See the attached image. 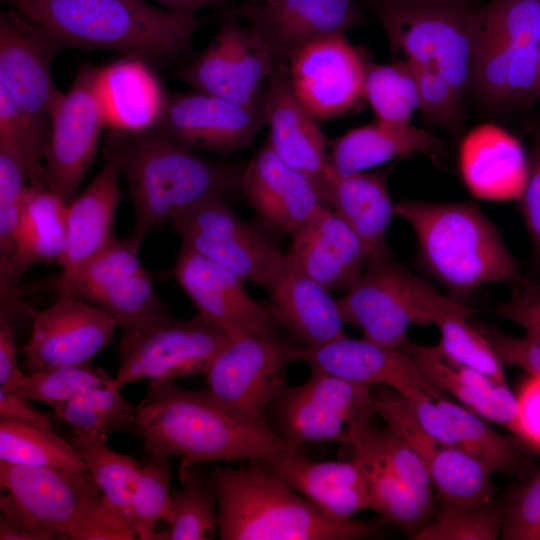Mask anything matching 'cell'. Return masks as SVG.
Returning <instances> with one entry per match:
<instances>
[{
	"instance_id": "4fadbf2b",
	"label": "cell",
	"mask_w": 540,
	"mask_h": 540,
	"mask_svg": "<svg viewBox=\"0 0 540 540\" xmlns=\"http://www.w3.org/2000/svg\"><path fill=\"white\" fill-rule=\"evenodd\" d=\"M276 68L262 40L230 9L212 41L178 77L196 91L256 108L264 106V83Z\"/></svg>"
},
{
	"instance_id": "f1b7e54d",
	"label": "cell",
	"mask_w": 540,
	"mask_h": 540,
	"mask_svg": "<svg viewBox=\"0 0 540 540\" xmlns=\"http://www.w3.org/2000/svg\"><path fill=\"white\" fill-rule=\"evenodd\" d=\"M266 290L273 312L304 347L317 348L346 336L337 299L288 253Z\"/></svg>"
},
{
	"instance_id": "f907efd6",
	"label": "cell",
	"mask_w": 540,
	"mask_h": 540,
	"mask_svg": "<svg viewBox=\"0 0 540 540\" xmlns=\"http://www.w3.org/2000/svg\"><path fill=\"white\" fill-rule=\"evenodd\" d=\"M409 63L417 80L419 109L423 117L449 131H457L463 119V99L438 70Z\"/></svg>"
},
{
	"instance_id": "9a60e30c",
	"label": "cell",
	"mask_w": 540,
	"mask_h": 540,
	"mask_svg": "<svg viewBox=\"0 0 540 540\" xmlns=\"http://www.w3.org/2000/svg\"><path fill=\"white\" fill-rule=\"evenodd\" d=\"M1 512L33 540L68 535L83 501L101 491L90 473L7 463L0 460Z\"/></svg>"
},
{
	"instance_id": "2e32d148",
	"label": "cell",
	"mask_w": 540,
	"mask_h": 540,
	"mask_svg": "<svg viewBox=\"0 0 540 540\" xmlns=\"http://www.w3.org/2000/svg\"><path fill=\"white\" fill-rule=\"evenodd\" d=\"M366 64L345 33H335L298 48L286 69L294 94L318 121L358 106L364 98Z\"/></svg>"
},
{
	"instance_id": "6da1fadb",
	"label": "cell",
	"mask_w": 540,
	"mask_h": 540,
	"mask_svg": "<svg viewBox=\"0 0 540 540\" xmlns=\"http://www.w3.org/2000/svg\"><path fill=\"white\" fill-rule=\"evenodd\" d=\"M129 429L145 453L202 462L254 461L290 449L269 425L237 416L208 391L150 381Z\"/></svg>"
},
{
	"instance_id": "7c38bea8",
	"label": "cell",
	"mask_w": 540,
	"mask_h": 540,
	"mask_svg": "<svg viewBox=\"0 0 540 540\" xmlns=\"http://www.w3.org/2000/svg\"><path fill=\"white\" fill-rule=\"evenodd\" d=\"M172 224L183 245L265 289L286 261L287 254L264 233L242 221L225 197L191 206Z\"/></svg>"
},
{
	"instance_id": "ee69618b",
	"label": "cell",
	"mask_w": 540,
	"mask_h": 540,
	"mask_svg": "<svg viewBox=\"0 0 540 540\" xmlns=\"http://www.w3.org/2000/svg\"><path fill=\"white\" fill-rule=\"evenodd\" d=\"M114 382L115 378L101 368L92 367L90 362L31 371L7 389L53 408L90 389Z\"/></svg>"
},
{
	"instance_id": "7dc6e473",
	"label": "cell",
	"mask_w": 540,
	"mask_h": 540,
	"mask_svg": "<svg viewBox=\"0 0 540 540\" xmlns=\"http://www.w3.org/2000/svg\"><path fill=\"white\" fill-rule=\"evenodd\" d=\"M129 518L140 540H151L159 520L170 521L171 466L168 458L145 453Z\"/></svg>"
},
{
	"instance_id": "bcb514c9",
	"label": "cell",
	"mask_w": 540,
	"mask_h": 540,
	"mask_svg": "<svg viewBox=\"0 0 540 540\" xmlns=\"http://www.w3.org/2000/svg\"><path fill=\"white\" fill-rule=\"evenodd\" d=\"M503 504L494 499L473 509L441 502L432 520L413 540H497L501 536Z\"/></svg>"
},
{
	"instance_id": "680465c9",
	"label": "cell",
	"mask_w": 540,
	"mask_h": 540,
	"mask_svg": "<svg viewBox=\"0 0 540 540\" xmlns=\"http://www.w3.org/2000/svg\"><path fill=\"white\" fill-rule=\"evenodd\" d=\"M521 441L540 453V377L531 376L517 396Z\"/></svg>"
},
{
	"instance_id": "03108f58",
	"label": "cell",
	"mask_w": 540,
	"mask_h": 540,
	"mask_svg": "<svg viewBox=\"0 0 540 540\" xmlns=\"http://www.w3.org/2000/svg\"><path fill=\"white\" fill-rule=\"evenodd\" d=\"M455 1L465 3V4H469V5H471V2H472V0H455Z\"/></svg>"
},
{
	"instance_id": "681fc988",
	"label": "cell",
	"mask_w": 540,
	"mask_h": 540,
	"mask_svg": "<svg viewBox=\"0 0 540 540\" xmlns=\"http://www.w3.org/2000/svg\"><path fill=\"white\" fill-rule=\"evenodd\" d=\"M72 540L138 539L129 518L101 492L89 495L81 504L69 529Z\"/></svg>"
},
{
	"instance_id": "d590c367",
	"label": "cell",
	"mask_w": 540,
	"mask_h": 540,
	"mask_svg": "<svg viewBox=\"0 0 540 540\" xmlns=\"http://www.w3.org/2000/svg\"><path fill=\"white\" fill-rule=\"evenodd\" d=\"M446 151L444 142L423 128L396 127L377 121L334 140L328 163L337 174L347 176L416 152L439 158Z\"/></svg>"
},
{
	"instance_id": "d6986e66",
	"label": "cell",
	"mask_w": 540,
	"mask_h": 540,
	"mask_svg": "<svg viewBox=\"0 0 540 540\" xmlns=\"http://www.w3.org/2000/svg\"><path fill=\"white\" fill-rule=\"evenodd\" d=\"M174 276L199 312L233 339L275 334L283 327L270 305L248 293L243 278L183 244Z\"/></svg>"
},
{
	"instance_id": "d6a6232c",
	"label": "cell",
	"mask_w": 540,
	"mask_h": 540,
	"mask_svg": "<svg viewBox=\"0 0 540 540\" xmlns=\"http://www.w3.org/2000/svg\"><path fill=\"white\" fill-rule=\"evenodd\" d=\"M98 92L107 125L129 134L152 130L168 95L148 61L133 56L101 67Z\"/></svg>"
},
{
	"instance_id": "d4e9b609",
	"label": "cell",
	"mask_w": 540,
	"mask_h": 540,
	"mask_svg": "<svg viewBox=\"0 0 540 540\" xmlns=\"http://www.w3.org/2000/svg\"><path fill=\"white\" fill-rule=\"evenodd\" d=\"M241 190L268 226L290 236L326 206L316 183L280 159L268 142L242 171Z\"/></svg>"
},
{
	"instance_id": "8d00e7d4",
	"label": "cell",
	"mask_w": 540,
	"mask_h": 540,
	"mask_svg": "<svg viewBox=\"0 0 540 540\" xmlns=\"http://www.w3.org/2000/svg\"><path fill=\"white\" fill-rule=\"evenodd\" d=\"M107 439L100 433L72 428L70 442L101 492L129 518L141 479V461L112 450Z\"/></svg>"
},
{
	"instance_id": "74e56055",
	"label": "cell",
	"mask_w": 540,
	"mask_h": 540,
	"mask_svg": "<svg viewBox=\"0 0 540 540\" xmlns=\"http://www.w3.org/2000/svg\"><path fill=\"white\" fill-rule=\"evenodd\" d=\"M184 461L182 487H172L168 527L151 540H210L218 528V497L212 478L201 480Z\"/></svg>"
},
{
	"instance_id": "f6af8a7d",
	"label": "cell",
	"mask_w": 540,
	"mask_h": 540,
	"mask_svg": "<svg viewBox=\"0 0 540 540\" xmlns=\"http://www.w3.org/2000/svg\"><path fill=\"white\" fill-rule=\"evenodd\" d=\"M49 139L50 129L24 112L0 87V145L13 150L25 162L29 183L45 184L44 161Z\"/></svg>"
},
{
	"instance_id": "484cf974",
	"label": "cell",
	"mask_w": 540,
	"mask_h": 540,
	"mask_svg": "<svg viewBox=\"0 0 540 540\" xmlns=\"http://www.w3.org/2000/svg\"><path fill=\"white\" fill-rule=\"evenodd\" d=\"M254 461L331 516L353 518L369 508L365 475L354 459L316 461L290 448Z\"/></svg>"
},
{
	"instance_id": "7bdbcfd3",
	"label": "cell",
	"mask_w": 540,
	"mask_h": 540,
	"mask_svg": "<svg viewBox=\"0 0 540 540\" xmlns=\"http://www.w3.org/2000/svg\"><path fill=\"white\" fill-rule=\"evenodd\" d=\"M116 382L96 387L53 407L55 415L72 428L109 436L134 422L136 406L119 392Z\"/></svg>"
},
{
	"instance_id": "be15d7a7",
	"label": "cell",
	"mask_w": 540,
	"mask_h": 540,
	"mask_svg": "<svg viewBox=\"0 0 540 540\" xmlns=\"http://www.w3.org/2000/svg\"><path fill=\"white\" fill-rule=\"evenodd\" d=\"M1 540H33L25 530L1 512L0 516Z\"/></svg>"
},
{
	"instance_id": "e0dca14e",
	"label": "cell",
	"mask_w": 540,
	"mask_h": 540,
	"mask_svg": "<svg viewBox=\"0 0 540 540\" xmlns=\"http://www.w3.org/2000/svg\"><path fill=\"white\" fill-rule=\"evenodd\" d=\"M62 49L47 30L17 10L0 12V87L50 130L52 115L64 95L51 70Z\"/></svg>"
},
{
	"instance_id": "c3c4849f",
	"label": "cell",
	"mask_w": 540,
	"mask_h": 540,
	"mask_svg": "<svg viewBox=\"0 0 540 540\" xmlns=\"http://www.w3.org/2000/svg\"><path fill=\"white\" fill-rule=\"evenodd\" d=\"M29 181L25 162L13 150L0 145V270L14 253L20 206Z\"/></svg>"
},
{
	"instance_id": "52a82bcc",
	"label": "cell",
	"mask_w": 540,
	"mask_h": 540,
	"mask_svg": "<svg viewBox=\"0 0 540 540\" xmlns=\"http://www.w3.org/2000/svg\"><path fill=\"white\" fill-rule=\"evenodd\" d=\"M337 301L345 324L360 327L364 339L391 348H399L411 324H435L446 314L472 309L439 294L387 245L369 255L359 279Z\"/></svg>"
},
{
	"instance_id": "11a10c76",
	"label": "cell",
	"mask_w": 540,
	"mask_h": 540,
	"mask_svg": "<svg viewBox=\"0 0 540 540\" xmlns=\"http://www.w3.org/2000/svg\"><path fill=\"white\" fill-rule=\"evenodd\" d=\"M475 327L487 338L504 365H513L533 377H540V342L509 336L489 324L479 323Z\"/></svg>"
},
{
	"instance_id": "9f6ffc18",
	"label": "cell",
	"mask_w": 540,
	"mask_h": 540,
	"mask_svg": "<svg viewBox=\"0 0 540 540\" xmlns=\"http://www.w3.org/2000/svg\"><path fill=\"white\" fill-rule=\"evenodd\" d=\"M398 393L408 402L416 419L429 435L445 445L460 447L451 421L430 394L414 386L403 388Z\"/></svg>"
},
{
	"instance_id": "5b68a950",
	"label": "cell",
	"mask_w": 540,
	"mask_h": 540,
	"mask_svg": "<svg viewBox=\"0 0 540 540\" xmlns=\"http://www.w3.org/2000/svg\"><path fill=\"white\" fill-rule=\"evenodd\" d=\"M123 175L134 206L127 238L140 249L148 235L182 211L241 189L242 171L205 159L152 129L127 133Z\"/></svg>"
},
{
	"instance_id": "e575fe53",
	"label": "cell",
	"mask_w": 540,
	"mask_h": 540,
	"mask_svg": "<svg viewBox=\"0 0 540 540\" xmlns=\"http://www.w3.org/2000/svg\"><path fill=\"white\" fill-rule=\"evenodd\" d=\"M317 187L324 204L353 229L369 255L386 246V233L395 215L386 171L342 176L327 163Z\"/></svg>"
},
{
	"instance_id": "f35d334b",
	"label": "cell",
	"mask_w": 540,
	"mask_h": 540,
	"mask_svg": "<svg viewBox=\"0 0 540 540\" xmlns=\"http://www.w3.org/2000/svg\"><path fill=\"white\" fill-rule=\"evenodd\" d=\"M436 402L451 421L460 447L481 461L492 473L519 475L529 465L518 441L495 431L486 419L448 397Z\"/></svg>"
},
{
	"instance_id": "94428289",
	"label": "cell",
	"mask_w": 540,
	"mask_h": 540,
	"mask_svg": "<svg viewBox=\"0 0 540 540\" xmlns=\"http://www.w3.org/2000/svg\"><path fill=\"white\" fill-rule=\"evenodd\" d=\"M24 373L19 368L15 336L8 319L0 318V387L10 388Z\"/></svg>"
},
{
	"instance_id": "ac0fdd59",
	"label": "cell",
	"mask_w": 540,
	"mask_h": 540,
	"mask_svg": "<svg viewBox=\"0 0 540 540\" xmlns=\"http://www.w3.org/2000/svg\"><path fill=\"white\" fill-rule=\"evenodd\" d=\"M116 320L97 305L65 291L35 313L28 342L20 348L29 371L54 366L90 363L113 340Z\"/></svg>"
},
{
	"instance_id": "4dcf8cb0",
	"label": "cell",
	"mask_w": 540,
	"mask_h": 540,
	"mask_svg": "<svg viewBox=\"0 0 540 540\" xmlns=\"http://www.w3.org/2000/svg\"><path fill=\"white\" fill-rule=\"evenodd\" d=\"M399 348L408 352L443 392L484 419L504 426L521 440L518 400L507 384H498L473 369L451 362L438 345H419L406 338Z\"/></svg>"
},
{
	"instance_id": "ffe728a7",
	"label": "cell",
	"mask_w": 540,
	"mask_h": 540,
	"mask_svg": "<svg viewBox=\"0 0 540 540\" xmlns=\"http://www.w3.org/2000/svg\"><path fill=\"white\" fill-rule=\"evenodd\" d=\"M268 49L276 67L309 41L365 23L352 0H249L233 8Z\"/></svg>"
},
{
	"instance_id": "6125c7cd",
	"label": "cell",
	"mask_w": 540,
	"mask_h": 540,
	"mask_svg": "<svg viewBox=\"0 0 540 540\" xmlns=\"http://www.w3.org/2000/svg\"><path fill=\"white\" fill-rule=\"evenodd\" d=\"M169 11L195 16L199 11L225 5L232 0H148Z\"/></svg>"
},
{
	"instance_id": "8fae6325",
	"label": "cell",
	"mask_w": 540,
	"mask_h": 540,
	"mask_svg": "<svg viewBox=\"0 0 540 540\" xmlns=\"http://www.w3.org/2000/svg\"><path fill=\"white\" fill-rule=\"evenodd\" d=\"M139 251L127 237L115 239L75 273L60 274L52 286L104 309L122 333L144 328L169 313L154 291Z\"/></svg>"
},
{
	"instance_id": "91938a15",
	"label": "cell",
	"mask_w": 540,
	"mask_h": 540,
	"mask_svg": "<svg viewBox=\"0 0 540 540\" xmlns=\"http://www.w3.org/2000/svg\"><path fill=\"white\" fill-rule=\"evenodd\" d=\"M0 420L52 428L46 414L37 411L30 400L19 393L0 387Z\"/></svg>"
},
{
	"instance_id": "44dd1931",
	"label": "cell",
	"mask_w": 540,
	"mask_h": 540,
	"mask_svg": "<svg viewBox=\"0 0 540 540\" xmlns=\"http://www.w3.org/2000/svg\"><path fill=\"white\" fill-rule=\"evenodd\" d=\"M265 124L264 106L246 107L195 91L168 94L153 130L192 151L230 153L250 146Z\"/></svg>"
},
{
	"instance_id": "4316f807",
	"label": "cell",
	"mask_w": 540,
	"mask_h": 540,
	"mask_svg": "<svg viewBox=\"0 0 540 540\" xmlns=\"http://www.w3.org/2000/svg\"><path fill=\"white\" fill-rule=\"evenodd\" d=\"M291 237L288 254L329 291L349 290L369 257L359 236L328 206H321Z\"/></svg>"
},
{
	"instance_id": "b9f144b4",
	"label": "cell",
	"mask_w": 540,
	"mask_h": 540,
	"mask_svg": "<svg viewBox=\"0 0 540 540\" xmlns=\"http://www.w3.org/2000/svg\"><path fill=\"white\" fill-rule=\"evenodd\" d=\"M476 312L472 309L439 318L435 322L441 333L438 346L451 362L473 369L498 384H507L501 358L487 338L468 322Z\"/></svg>"
},
{
	"instance_id": "83f0119b",
	"label": "cell",
	"mask_w": 540,
	"mask_h": 540,
	"mask_svg": "<svg viewBox=\"0 0 540 540\" xmlns=\"http://www.w3.org/2000/svg\"><path fill=\"white\" fill-rule=\"evenodd\" d=\"M67 208L45 184L28 183L21 202L15 233L14 253L0 270L1 306L16 302L18 283L38 262H58L67 241Z\"/></svg>"
},
{
	"instance_id": "ab89813d",
	"label": "cell",
	"mask_w": 540,
	"mask_h": 540,
	"mask_svg": "<svg viewBox=\"0 0 540 540\" xmlns=\"http://www.w3.org/2000/svg\"><path fill=\"white\" fill-rule=\"evenodd\" d=\"M0 460L20 465L89 473L71 442L35 425L0 420Z\"/></svg>"
},
{
	"instance_id": "7402d4cb",
	"label": "cell",
	"mask_w": 540,
	"mask_h": 540,
	"mask_svg": "<svg viewBox=\"0 0 540 540\" xmlns=\"http://www.w3.org/2000/svg\"><path fill=\"white\" fill-rule=\"evenodd\" d=\"M127 133H112L106 140L104 163L93 181L68 205L67 241L58 260L61 275L78 271L116 239L114 221L120 201Z\"/></svg>"
},
{
	"instance_id": "277c9868",
	"label": "cell",
	"mask_w": 540,
	"mask_h": 540,
	"mask_svg": "<svg viewBox=\"0 0 540 540\" xmlns=\"http://www.w3.org/2000/svg\"><path fill=\"white\" fill-rule=\"evenodd\" d=\"M211 478L222 540H357L380 534L377 523L325 513L256 461L216 466Z\"/></svg>"
},
{
	"instance_id": "db71d44e",
	"label": "cell",
	"mask_w": 540,
	"mask_h": 540,
	"mask_svg": "<svg viewBox=\"0 0 540 540\" xmlns=\"http://www.w3.org/2000/svg\"><path fill=\"white\" fill-rule=\"evenodd\" d=\"M493 311L521 326L527 338L540 342V284L527 281L516 284L510 298L496 305Z\"/></svg>"
},
{
	"instance_id": "836d02e7",
	"label": "cell",
	"mask_w": 540,
	"mask_h": 540,
	"mask_svg": "<svg viewBox=\"0 0 540 540\" xmlns=\"http://www.w3.org/2000/svg\"><path fill=\"white\" fill-rule=\"evenodd\" d=\"M460 165L466 185L480 199L510 200L523 193L528 160L520 143L497 127H481L465 139Z\"/></svg>"
},
{
	"instance_id": "816d5d0a",
	"label": "cell",
	"mask_w": 540,
	"mask_h": 540,
	"mask_svg": "<svg viewBox=\"0 0 540 540\" xmlns=\"http://www.w3.org/2000/svg\"><path fill=\"white\" fill-rule=\"evenodd\" d=\"M501 538L540 540V470L516 488L503 504Z\"/></svg>"
},
{
	"instance_id": "60d3db41",
	"label": "cell",
	"mask_w": 540,
	"mask_h": 540,
	"mask_svg": "<svg viewBox=\"0 0 540 540\" xmlns=\"http://www.w3.org/2000/svg\"><path fill=\"white\" fill-rule=\"evenodd\" d=\"M364 98L379 122L390 126L410 125L419 108V92L414 71L407 60L392 64H366Z\"/></svg>"
},
{
	"instance_id": "603a6c76",
	"label": "cell",
	"mask_w": 540,
	"mask_h": 540,
	"mask_svg": "<svg viewBox=\"0 0 540 540\" xmlns=\"http://www.w3.org/2000/svg\"><path fill=\"white\" fill-rule=\"evenodd\" d=\"M477 46L509 66V106L536 100L540 47V0H489L478 9Z\"/></svg>"
},
{
	"instance_id": "30bf717a",
	"label": "cell",
	"mask_w": 540,
	"mask_h": 540,
	"mask_svg": "<svg viewBox=\"0 0 540 540\" xmlns=\"http://www.w3.org/2000/svg\"><path fill=\"white\" fill-rule=\"evenodd\" d=\"M305 349L280 333L233 339L204 374L207 390L237 416L269 425L267 410L285 384L282 373L304 361Z\"/></svg>"
},
{
	"instance_id": "1f68e13d",
	"label": "cell",
	"mask_w": 540,
	"mask_h": 540,
	"mask_svg": "<svg viewBox=\"0 0 540 540\" xmlns=\"http://www.w3.org/2000/svg\"><path fill=\"white\" fill-rule=\"evenodd\" d=\"M372 418L367 416L355 422L345 443L352 448L353 459L364 472L369 508L413 537L431 521L432 488H411L383 464L371 445Z\"/></svg>"
},
{
	"instance_id": "3957f363",
	"label": "cell",
	"mask_w": 540,
	"mask_h": 540,
	"mask_svg": "<svg viewBox=\"0 0 540 540\" xmlns=\"http://www.w3.org/2000/svg\"><path fill=\"white\" fill-rule=\"evenodd\" d=\"M417 238L422 268L461 301L490 283L525 281L496 226L474 203L404 200L394 204Z\"/></svg>"
},
{
	"instance_id": "5bb4252c",
	"label": "cell",
	"mask_w": 540,
	"mask_h": 540,
	"mask_svg": "<svg viewBox=\"0 0 540 540\" xmlns=\"http://www.w3.org/2000/svg\"><path fill=\"white\" fill-rule=\"evenodd\" d=\"M101 67L82 65L56 107L44 161L46 186L68 205L91 167L108 126L98 92Z\"/></svg>"
},
{
	"instance_id": "e7e4bbea",
	"label": "cell",
	"mask_w": 540,
	"mask_h": 540,
	"mask_svg": "<svg viewBox=\"0 0 540 540\" xmlns=\"http://www.w3.org/2000/svg\"><path fill=\"white\" fill-rule=\"evenodd\" d=\"M537 99H540V47L538 55V73H537V88H536Z\"/></svg>"
},
{
	"instance_id": "ba28073f",
	"label": "cell",
	"mask_w": 540,
	"mask_h": 540,
	"mask_svg": "<svg viewBox=\"0 0 540 540\" xmlns=\"http://www.w3.org/2000/svg\"><path fill=\"white\" fill-rule=\"evenodd\" d=\"M233 340L200 312L188 320L170 315L131 333L118 345L119 387L140 380L173 381L205 374Z\"/></svg>"
},
{
	"instance_id": "f5cc1de1",
	"label": "cell",
	"mask_w": 540,
	"mask_h": 540,
	"mask_svg": "<svg viewBox=\"0 0 540 540\" xmlns=\"http://www.w3.org/2000/svg\"><path fill=\"white\" fill-rule=\"evenodd\" d=\"M371 445L377 457L411 488H432L428 472L418 455L389 427L372 429Z\"/></svg>"
},
{
	"instance_id": "9c48e42d",
	"label": "cell",
	"mask_w": 540,
	"mask_h": 540,
	"mask_svg": "<svg viewBox=\"0 0 540 540\" xmlns=\"http://www.w3.org/2000/svg\"><path fill=\"white\" fill-rule=\"evenodd\" d=\"M371 387L311 369L302 384L286 383L268 406L272 430L291 448L345 443L352 425L376 414Z\"/></svg>"
},
{
	"instance_id": "cb8c5ba5",
	"label": "cell",
	"mask_w": 540,
	"mask_h": 540,
	"mask_svg": "<svg viewBox=\"0 0 540 540\" xmlns=\"http://www.w3.org/2000/svg\"><path fill=\"white\" fill-rule=\"evenodd\" d=\"M304 362L310 369L371 388L383 385L399 392L414 386L435 400L447 398L408 352L364 338L352 339L346 335L317 348H306Z\"/></svg>"
},
{
	"instance_id": "8992f818",
	"label": "cell",
	"mask_w": 540,
	"mask_h": 540,
	"mask_svg": "<svg viewBox=\"0 0 540 540\" xmlns=\"http://www.w3.org/2000/svg\"><path fill=\"white\" fill-rule=\"evenodd\" d=\"M393 54L438 70L463 99L479 35L478 9L455 0H363Z\"/></svg>"
},
{
	"instance_id": "f546056e",
	"label": "cell",
	"mask_w": 540,
	"mask_h": 540,
	"mask_svg": "<svg viewBox=\"0 0 540 540\" xmlns=\"http://www.w3.org/2000/svg\"><path fill=\"white\" fill-rule=\"evenodd\" d=\"M264 114L271 149L317 185L328 163L326 137L294 94L286 66H278L268 79Z\"/></svg>"
},
{
	"instance_id": "6f0895ef",
	"label": "cell",
	"mask_w": 540,
	"mask_h": 540,
	"mask_svg": "<svg viewBox=\"0 0 540 540\" xmlns=\"http://www.w3.org/2000/svg\"><path fill=\"white\" fill-rule=\"evenodd\" d=\"M521 199V212L540 260V136L536 138L528 160V174Z\"/></svg>"
},
{
	"instance_id": "7a4b0ae2",
	"label": "cell",
	"mask_w": 540,
	"mask_h": 540,
	"mask_svg": "<svg viewBox=\"0 0 540 540\" xmlns=\"http://www.w3.org/2000/svg\"><path fill=\"white\" fill-rule=\"evenodd\" d=\"M47 30L62 48L100 49L146 61L189 51L196 16L148 0H2Z\"/></svg>"
}]
</instances>
